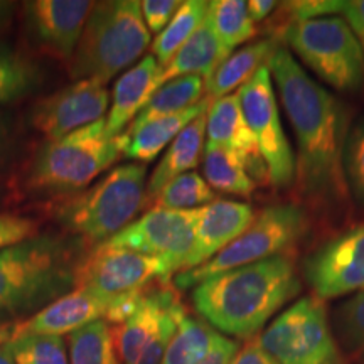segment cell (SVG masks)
Listing matches in <instances>:
<instances>
[{"mask_svg":"<svg viewBox=\"0 0 364 364\" xmlns=\"http://www.w3.org/2000/svg\"><path fill=\"white\" fill-rule=\"evenodd\" d=\"M300 289L294 260L280 253L201 282L193 290V304L220 334L248 341L260 336L267 322L297 297Z\"/></svg>","mask_w":364,"mask_h":364,"instance_id":"cell-2","label":"cell"},{"mask_svg":"<svg viewBox=\"0 0 364 364\" xmlns=\"http://www.w3.org/2000/svg\"><path fill=\"white\" fill-rule=\"evenodd\" d=\"M147 204V169L124 164L93 186L54 204V218L68 233L100 245L134 221Z\"/></svg>","mask_w":364,"mask_h":364,"instance_id":"cell-6","label":"cell"},{"mask_svg":"<svg viewBox=\"0 0 364 364\" xmlns=\"http://www.w3.org/2000/svg\"><path fill=\"white\" fill-rule=\"evenodd\" d=\"M208 9L209 2L204 0H188L181 4L172 21L152 43V56L157 59L159 65L166 66L182 46L188 43V39L206 19Z\"/></svg>","mask_w":364,"mask_h":364,"instance_id":"cell-28","label":"cell"},{"mask_svg":"<svg viewBox=\"0 0 364 364\" xmlns=\"http://www.w3.org/2000/svg\"><path fill=\"white\" fill-rule=\"evenodd\" d=\"M344 176L354 198L364 204V117L348 132L343 156Z\"/></svg>","mask_w":364,"mask_h":364,"instance_id":"cell-35","label":"cell"},{"mask_svg":"<svg viewBox=\"0 0 364 364\" xmlns=\"http://www.w3.org/2000/svg\"><path fill=\"white\" fill-rule=\"evenodd\" d=\"M228 56L230 53L225 51L213 29L209 16H206V19L188 39V43L162 68L159 75V85L162 86L167 81L181 78V76H201L208 83Z\"/></svg>","mask_w":364,"mask_h":364,"instance_id":"cell-21","label":"cell"},{"mask_svg":"<svg viewBox=\"0 0 364 364\" xmlns=\"http://www.w3.org/2000/svg\"><path fill=\"white\" fill-rule=\"evenodd\" d=\"M267 66L297 139L295 176L300 193L318 206L343 203L348 196L343 166L348 139L344 105L314 81L284 46L277 48Z\"/></svg>","mask_w":364,"mask_h":364,"instance_id":"cell-1","label":"cell"},{"mask_svg":"<svg viewBox=\"0 0 364 364\" xmlns=\"http://www.w3.org/2000/svg\"><path fill=\"white\" fill-rule=\"evenodd\" d=\"M176 273V267L166 258L100 245L78 260L75 287L117 299L144 292L154 282H167Z\"/></svg>","mask_w":364,"mask_h":364,"instance_id":"cell-11","label":"cell"},{"mask_svg":"<svg viewBox=\"0 0 364 364\" xmlns=\"http://www.w3.org/2000/svg\"><path fill=\"white\" fill-rule=\"evenodd\" d=\"M4 346L16 364H70L68 346L59 336H24Z\"/></svg>","mask_w":364,"mask_h":364,"instance_id":"cell-33","label":"cell"},{"mask_svg":"<svg viewBox=\"0 0 364 364\" xmlns=\"http://www.w3.org/2000/svg\"><path fill=\"white\" fill-rule=\"evenodd\" d=\"M334 326L344 351L356 363L364 364V290L336 311Z\"/></svg>","mask_w":364,"mask_h":364,"instance_id":"cell-34","label":"cell"},{"mask_svg":"<svg viewBox=\"0 0 364 364\" xmlns=\"http://www.w3.org/2000/svg\"><path fill=\"white\" fill-rule=\"evenodd\" d=\"M93 7L91 0H33L24 11L29 33L39 48L70 65Z\"/></svg>","mask_w":364,"mask_h":364,"instance_id":"cell-16","label":"cell"},{"mask_svg":"<svg viewBox=\"0 0 364 364\" xmlns=\"http://www.w3.org/2000/svg\"><path fill=\"white\" fill-rule=\"evenodd\" d=\"M275 7L277 2H272V0H252V2H248L250 19H252L255 24H257V22H262L275 11Z\"/></svg>","mask_w":364,"mask_h":364,"instance_id":"cell-43","label":"cell"},{"mask_svg":"<svg viewBox=\"0 0 364 364\" xmlns=\"http://www.w3.org/2000/svg\"><path fill=\"white\" fill-rule=\"evenodd\" d=\"M215 201V191L208 184L206 179L198 172H188L176 177L169 184L161 189L154 198V208L174 209V211H188L199 209Z\"/></svg>","mask_w":364,"mask_h":364,"instance_id":"cell-32","label":"cell"},{"mask_svg":"<svg viewBox=\"0 0 364 364\" xmlns=\"http://www.w3.org/2000/svg\"><path fill=\"white\" fill-rule=\"evenodd\" d=\"M209 102L204 98L201 103L194 105L188 110L174 113V115L157 118V120L149 122L140 129L129 134H122L124 136V157L139 162H152L164 149L169 147L172 140L188 127L191 122L196 120L204 112H208Z\"/></svg>","mask_w":364,"mask_h":364,"instance_id":"cell-23","label":"cell"},{"mask_svg":"<svg viewBox=\"0 0 364 364\" xmlns=\"http://www.w3.org/2000/svg\"><path fill=\"white\" fill-rule=\"evenodd\" d=\"M238 343L216 332L211 348L198 364H231L238 353Z\"/></svg>","mask_w":364,"mask_h":364,"instance_id":"cell-40","label":"cell"},{"mask_svg":"<svg viewBox=\"0 0 364 364\" xmlns=\"http://www.w3.org/2000/svg\"><path fill=\"white\" fill-rule=\"evenodd\" d=\"M206 115L208 112H204L191 122L167 147L147 182V203L154 201L164 186L199 166L206 147Z\"/></svg>","mask_w":364,"mask_h":364,"instance_id":"cell-22","label":"cell"},{"mask_svg":"<svg viewBox=\"0 0 364 364\" xmlns=\"http://www.w3.org/2000/svg\"><path fill=\"white\" fill-rule=\"evenodd\" d=\"M38 235V223L31 218L0 215V250L12 247Z\"/></svg>","mask_w":364,"mask_h":364,"instance_id":"cell-37","label":"cell"},{"mask_svg":"<svg viewBox=\"0 0 364 364\" xmlns=\"http://www.w3.org/2000/svg\"><path fill=\"white\" fill-rule=\"evenodd\" d=\"M150 44L140 2H95L70 66L73 80L95 78L107 85L144 56Z\"/></svg>","mask_w":364,"mask_h":364,"instance_id":"cell-5","label":"cell"},{"mask_svg":"<svg viewBox=\"0 0 364 364\" xmlns=\"http://www.w3.org/2000/svg\"><path fill=\"white\" fill-rule=\"evenodd\" d=\"M258 338L279 364H348L324 300L316 295H306L287 307Z\"/></svg>","mask_w":364,"mask_h":364,"instance_id":"cell-9","label":"cell"},{"mask_svg":"<svg viewBox=\"0 0 364 364\" xmlns=\"http://www.w3.org/2000/svg\"><path fill=\"white\" fill-rule=\"evenodd\" d=\"M204 179L211 189L225 194L250 196L255 191V179L250 176L247 162L233 150L206 142L203 154Z\"/></svg>","mask_w":364,"mask_h":364,"instance_id":"cell-26","label":"cell"},{"mask_svg":"<svg viewBox=\"0 0 364 364\" xmlns=\"http://www.w3.org/2000/svg\"><path fill=\"white\" fill-rule=\"evenodd\" d=\"M277 48L279 43L270 38L257 41L231 53L206 83V98L209 102H215L218 98L233 95V91L240 90L262 66L268 65Z\"/></svg>","mask_w":364,"mask_h":364,"instance_id":"cell-24","label":"cell"},{"mask_svg":"<svg viewBox=\"0 0 364 364\" xmlns=\"http://www.w3.org/2000/svg\"><path fill=\"white\" fill-rule=\"evenodd\" d=\"M70 364H124L113 326L105 318L91 322L68 336Z\"/></svg>","mask_w":364,"mask_h":364,"instance_id":"cell-27","label":"cell"},{"mask_svg":"<svg viewBox=\"0 0 364 364\" xmlns=\"http://www.w3.org/2000/svg\"><path fill=\"white\" fill-rule=\"evenodd\" d=\"M186 316H188V314H186V309L179 300V302L174 304V306L171 307V311L166 314L161 327H159L156 334L152 336V339L149 341L147 346H145L142 354H140L135 364H161L164 354H166L172 338L176 336L182 318Z\"/></svg>","mask_w":364,"mask_h":364,"instance_id":"cell-36","label":"cell"},{"mask_svg":"<svg viewBox=\"0 0 364 364\" xmlns=\"http://www.w3.org/2000/svg\"><path fill=\"white\" fill-rule=\"evenodd\" d=\"M0 364H16L12 361L11 354H9L6 346H2V344H0Z\"/></svg>","mask_w":364,"mask_h":364,"instance_id":"cell-46","label":"cell"},{"mask_svg":"<svg viewBox=\"0 0 364 364\" xmlns=\"http://www.w3.org/2000/svg\"><path fill=\"white\" fill-rule=\"evenodd\" d=\"M76 265L70 243L53 236L0 250V326L24 321L71 292Z\"/></svg>","mask_w":364,"mask_h":364,"instance_id":"cell-3","label":"cell"},{"mask_svg":"<svg viewBox=\"0 0 364 364\" xmlns=\"http://www.w3.org/2000/svg\"><path fill=\"white\" fill-rule=\"evenodd\" d=\"M162 66L152 54H147L117 80L112 93V107L108 112L107 134L115 139L127 130L134 118L142 112L156 91L161 88L159 75Z\"/></svg>","mask_w":364,"mask_h":364,"instance_id":"cell-20","label":"cell"},{"mask_svg":"<svg viewBox=\"0 0 364 364\" xmlns=\"http://www.w3.org/2000/svg\"><path fill=\"white\" fill-rule=\"evenodd\" d=\"M179 0H144L140 11L150 34H161L181 7Z\"/></svg>","mask_w":364,"mask_h":364,"instance_id":"cell-38","label":"cell"},{"mask_svg":"<svg viewBox=\"0 0 364 364\" xmlns=\"http://www.w3.org/2000/svg\"><path fill=\"white\" fill-rule=\"evenodd\" d=\"M208 16L226 53H235L240 44L255 36V22L250 19L248 2L243 0L209 2Z\"/></svg>","mask_w":364,"mask_h":364,"instance_id":"cell-29","label":"cell"},{"mask_svg":"<svg viewBox=\"0 0 364 364\" xmlns=\"http://www.w3.org/2000/svg\"><path fill=\"white\" fill-rule=\"evenodd\" d=\"M255 216L257 215L250 204L226 199H215L203 206L196 223L193 248L182 272L193 270L215 258L252 225Z\"/></svg>","mask_w":364,"mask_h":364,"instance_id":"cell-17","label":"cell"},{"mask_svg":"<svg viewBox=\"0 0 364 364\" xmlns=\"http://www.w3.org/2000/svg\"><path fill=\"white\" fill-rule=\"evenodd\" d=\"M177 302V294L167 287L147 289L136 297L129 314L117 326H113L122 363H136L145 346L161 327L166 314Z\"/></svg>","mask_w":364,"mask_h":364,"instance_id":"cell-18","label":"cell"},{"mask_svg":"<svg viewBox=\"0 0 364 364\" xmlns=\"http://www.w3.org/2000/svg\"><path fill=\"white\" fill-rule=\"evenodd\" d=\"M11 7H12L11 2H2V0H0V27L7 22L9 14H11Z\"/></svg>","mask_w":364,"mask_h":364,"instance_id":"cell-45","label":"cell"},{"mask_svg":"<svg viewBox=\"0 0 364 364\" xmlns=\"http://www.w3.org/2000/svg\"><path fill=\"white\" fill-rule=\"evenodd\" d=\"M343 19L348 22L364 53V0H344Z\"/></svg>","mask_w":364,"mask_h":364,"instance_id":"cell-42","label":"cell"},{"mask_svg":"<svg viewBox=\"0 0 364 364\" xmlns=\"http://www.w3.org/2000/svg\"><path fill=\"white\" fill-rule=\"evenodd\" d=\"M110 93L95 78L78 80L39 100L31 113V124L46 140H58L105 118Z\"/></svg>","mask_w":364,"mask_h":364,"instance_id":"cell-14","label":"cell"},{"mask_svg":"<svg viewBox=\"0 0 364 364\" xmlns=\"http://www.w3.org/2000/svg\"><path fill=\"white\" fill-rule=\"evenodd\" d=\"M231 364H279L270 354L265 351L260 343V338H252L245 343L243 348L238 349Z\"/></svg>","mask_w":364,"mask_h":364,"instance_id":"cell-41","label":"cell"},{"mask_svg":"<svg viewBox=\"0 0 364 364\" xmlns=\"http://www.w3.org/2000/svg\"><path fill=\"white\" fill-rule=\"evenodd\" d=\"M204 98H206V81L201 76H181V78L167 81L150 97L142 112L134 118V122L127 127L124 134L140 129L157 118L169 117L193 108L194 105L201 103Z\"/></svg>","mask_w":364,"mask_h":364,"instance_id":"cell-25","label":"cell"},{"mask_svg":"<svg viewBox=\"0 0 364 364\" xmlns=\"http://www.w3.org/2000/svg\"><path fill=\"white\" fill-rule=\"evenodd\" d=\"M199 209L174 211L152 208L102 245L166 258L179 273L184 270V263L193 248Z\"/></svg>","mask_w":364,"mask_h":364,"instance_id":"cell-12","label":"cell"},{"mask_svg":"<svg viewBox=\"0 0 364 364\" xmlns=\"http://www.w3.org/2000/svg\"><path fill=\"white\" fill-rule=\"evenodd\" d=\"M206 142L233 150L247 162L250 176H265L267 167L245 120L238 95H228L211 102L206 115Z\"/></svg>","mask_w":364,"mask_h":364,"instance_id":"cell-19","label":"cell"},{"mask_svg":"<svg viewBox=\"0 0 364 364\" xmlns=\"http://www.w3.org/2000/svg\"><path fill=\"white\" fill-rule=\"evenodd\" d=\"M216 331L204 321L186 316L161 364H198L211 348Z\"/></svg>","mask_w":364,"mask_h":364,"instance_id":"cell-30","label":"cell"},{"mask_svg":"<svg viewBox=\"0 0 364 364\" xmlns=\"http://www.w3.org/2000/svg\"><path fill=\"white\" fill-rule=\"evenodd\" d=\"M9 142H11V139H9L7 118L4 117L2 112H0V162H2V159L6 157Z\"/></svg>","mask_w":364,"mask_h":364,"instance_id":"cell-44","label":"cell"},{"mask_svg":"<svg viewBox=\"0 0 364 364\" xmlns=\"http://www.w3.org/2000/svg\"><path fill=\"white\" fill-rule=\"evenodd\" d=\"M285 43L322 81L339 91L364 85V53L343 17H317L289 24Z\"/></svg>","mask_w":364,"mask_h":364,"instance_id":"cell-7","label":"cell"},{"mask_svg":"<svg viewBox=\"0 0 364 364\" xmlns=\"http://www.w3.org/2000/svg\"><path fill=\"white\" fill-rule=\"evenodd\" d=\"M117 299L75 287L71 292L56 299L24 321L0 326V344L4 346L24 336H70L71 332L100 318L107 321Z\"/></svg>","mask_w":364,"mask_h":364,"instance_id":"cell-15","label":"cell"},{"mask_svg":"<svg viewBox=\"0 0 364 364\" xmlns=\"http://www.w3.org/2000/svg\"><path fill=\"white\" fill-rule=\"evenodd\" d=\"M307 225L306 211L297 204H275L263 209L260 215L255 216L252 225L215 258L193 270L177 273L174 285L181 290L194 289L198 284L223 272L284 253V250L292 247L306 235Z\"/></svg>","mask_w":364,"mask_h":364,"instance_id":"cell-8","label":"cell"},{"mask_svg":"<svg viewBox=\"0 0 364 364\" xmlns=\"http://www.w3.org/2000/svg\"><path fill=\"white\" fill-rule=\"evenodd\" d=\"M124 157V136L112 139L107 120L95 122L58 140H46L29 164L24 186L39 196H68L85 191Z\"/></svg>","mask_w":364,"mask_h":364,"instance_id":"cell-4","label":"cell"},{"mask_svg":"<svg viewBox=\"0 0 364 364\" xmlns=\"http://www.w3.org/2000/svg\"><path fill=\"white\" fill-rule=\"evenodd\" d=\"M38 81V68L11 46L0 43V105L27 97Z\"/></svg>","mask_w":364,"mask_h":364,"instance_id":"cell-31","label":"cell"},{"mask_svg":"<svg viewBox=\"0 0 364 364\" xmlns=\"http://www.w3.org/2000/svg\"><path fill=\"white\" fill-rule=\"evenodd\" d=\"M236 95L265 162L268 179L277 188H287L295 177V157L282 125L268 66H262Z\"/></svg>","mask_w":364,"mask_h":364,"instance_id":"cell-10","label":"cell"},{"mask_svg":"<svg viewBox=\"0 0 364 364\" xmlns=\"http://www.w3.org/2000/svg\"><path fill=\"white\" fill-rule=\"evenodd\" d=\"M343 0H302V2L285 4L287 11L290 12V22L317 19V17L338 16L343 11Z\"/></svg>","mask_w":364,"mask_h":364,"instance_id":"cell-39","label":"cell"},{"mask_svg":"<svg viewBox=\"0 0 364 364\" xmlns=\"http://www.w3.org/2000/svg\"><path fill=\"white\" fill-rule=\"evenodd\" d=\"M304 275L321 300L364 290V223L322 243L304 262Z\"/></svg>","mask_w":364,"mask_h":364,"instance_id":"cell-13","label":"cell"}]
</instances>
